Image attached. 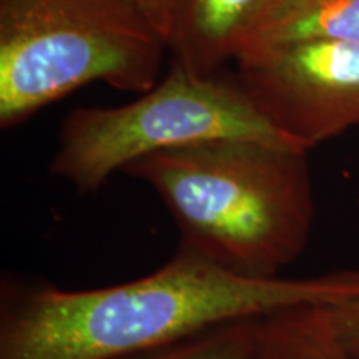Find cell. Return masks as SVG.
Masks as SVG:
<instances>
[{
  "mask_svg": "<svg viewBox=\"0 0 359 359\" xmlns=\"http://www.w3.org/2000/svg\"><path fill=\"white\" fill-rule=\"evenodd\" d=\"M213 140L298 147L259 114L238 82L200 77L173 64L138 100L69 111L48 172L80 193H93L143 156Z\"/></svg>",
  "mask_w": 359,
  "mask_h": 359,
  "instance_id": "277c9868",
  "label": "cell"
},
{
  "mask_svg": "<svg viewBox=\"0 0 359 359\" xmlns=\"http://www.w3.org/2000/svg\"><path fill=\"white\" fill-rule=\"evenodd\" d=\"M125 175L158 193L178 248L246 278H276L302 257L314 219L306 150L213 140L133 161Z\"/></svg>",
  "mask_w": 359,
  "mask_h": 359,
  "instance_id": "7a4b0ae2",
  "label": "cell"
},
{
  "mask_svg": "<svg viewBox=\"0 0 359 359\" xmlns=\"http://www.w3.org/2000/svg\"><path fill=\"white\" fill-rule=\"evenodd\" d=\"M351 358H353V359H359V351H358V353H354V354H351Z\"/></svg>",
  "mask_w": 359,
  "mask_h": 359,
  "instance_id": "7c38bea8",
  "label": "cell"
},
{
  "mask_svg": "<svg viewBox=\"0 0 359 359\" xmlns=\"http://www.w3.org/2000/svg\"><path fill=\"white\" fill-rule=\"evenodd\" d=\"M263 318L208 327L187 338L114 359H253Z\"/></svg>",
  "mask_w": 359,
  "mask_h": 359,
  "instance_id": "9c48e42d",
  "label": "cell"
},
{
  "mask_svg": "<svg viewBox=\"0 0 359 359\" xmlns=\"http://www.w3.org/2000/svg\"><path fill=\"white\" fill-rule=\"evenodd\" d=\"M240 87L278 132L309 150L359 125V43L293 40L246 48Z\"/></svg>",
  "mask_w": 359,
  "mask_h": 359,
  "instance_id": "5b68a950",
  "label": "cell"
},
{
  "mask_svg": "<svg viewBox=\"0 0 359 359\" xmlns=\"http://www.w3.org/2000/svg\"><path fill=\"white\" fill-rule=\"evenodd\" d=\"M165 50L130 0H0V127L92 82L145 93Z\"/></svg>",
  "mask_w": 359,
  "mask_h": 359,
  "instance_id": "3957f363",
  "label": "cell"
},
{
  "mask_svg": "<svg viewBox=\"0 0 359 359\" xmlns=\"http://www.w3.org/2000/svg\"><path fill=\"white\" fill-rule=\"evenodd\" d=\"M336 334L349 354L359 351V298L331 306Z\"/></svg>",
  "mask_w": 359,
  "mask_h": 359,
  "instance_id": "30bf717a",
  "label": "cell"
},
{
  "mask_svg": "<svg viewBox=\"0 0 359 359\" xmlns=\"http://www.w3.org/2000/svg\"><path fill=\"white\" fill-rule=\"evenodd\" d=\"M359 298V268L246 278L178 248L151 275L64 290L8 271L0 281V359H114L286 308Z\"/></svg>",
  "mask_w": 359,
  "mask_h": 359,
  "instance_id": "6da1fadb",
  "label": "cell"
},
{
  "mask_svg": "<svg viewBox=\"0 0 359 359\" xmlns=\"http://www.w3.org/2000/svg\"><path fill=\"white\" fill-rule=\"evenodd\" d=\"M311 39L359 43V0H269L246 48Z\"/></svg>",
  "mask_w": 359,
  "mask_h": 359,
  "instance_id": "52a82bcc",
  "label": "cell"
},
{
  "mask_svg": "<svg viewBox=\"0 0 359 359\" xmlns=\"http://www.w3.org/2000/svg\"><path fill=\"white\" fill-rule=\"evenodd\" d=\"M130 2L150 20V24L155 27L156 32L161 35V39L167 43L173 0H130Z\"/></svg>",
  "mask_w": 359,
  "mask_h": 359,
  "instance_id": "8fae6325",
  "label": "cell"
},
{
  "mask_svg": "<svg viewBox=\"0 0 359 359\" xmlns=\"http://www.w3.org/2000/svg\"><path fill=\"white\" fill-rule=\"evenodd\" d=\"M269 0H173L167 47L175 64L215 75L248 45Z\"/></svg>",
  "mask_w": 359,
  "mask_h": 359,
  "instance_id": "8992f818",
  "label": "cell"
},
{
  "mask_svg": "<svg viewBox=\"0 0 359 359\" xmlns=\"http://www.w3.org/2000/svg\"><path fill=\"white\" fill-rule=\"evenodd\" d=\"M253 359H353L336 334L331 306L303 304L264 316Z\"/></svg>",
  "mask_w": 359,
  "mask_h": 359,
  "instance_id": "ba28073f",
  "label": "cell"
}]
</instances>
